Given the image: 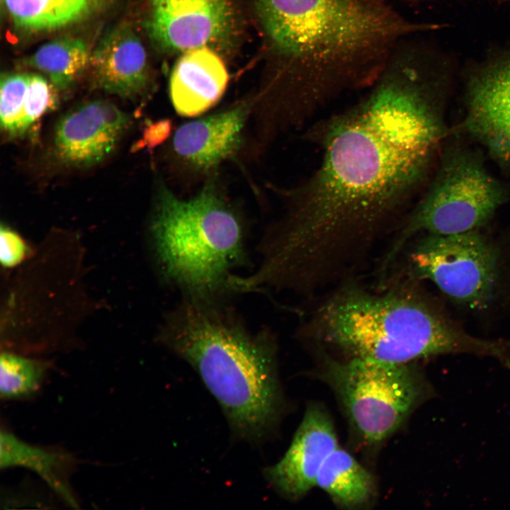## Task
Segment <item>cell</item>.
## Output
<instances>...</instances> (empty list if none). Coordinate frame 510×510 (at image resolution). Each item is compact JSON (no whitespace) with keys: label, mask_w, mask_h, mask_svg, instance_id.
<instances>
[{"label":"cell","mask_w":510,"mask_h":510,"mask_svg":"<svg viewBox=\"0 0 510 510\" xmlns=\"http://www.w3.org/2000/svg\"><path fill=\"white\" fill-rule=\"evenodd\" d=\"M463 127L498 164L510 169V60L470 83Z\"/></svg>","instance_id":"obj_12"},{"label":"cell","mask_w":510,"mask_h":510,"mask_svg":"<svg viewBox=\"0 0 510 510\" xmlns=\"http://www.w3.org/2000/svg\"><path fill=\"white\" fill-rule=\"evenodd\" d=\"M0 467L23 468L33 471L66 504L78 508L79 503L70 484V477L75 468V460L71 454L30 444L11 432L1 430Z\"/></svg>","instance_id":"obj_16"},{"label":"cell","mask_w":510,"mask_h":510,"mask_svg":"<svg viewBox=\"0 0 510 510\" xmlns=\"http://www.w3.org/2000/svg\"><path fill=\"white\" fill-rule=\"evenodd\" d=\"M498 249L478 230L426 233L409 255L414 278L429 280L453 301L470 309L489 305L499 277Z\"/></svg>","instance_id":"obj_8"},{"label":"cell","mask_w":510,"mask_h":510,"mask_svg":"<svg viewBox=\"0 0 510 510\" xmlns=\"http://www.w3.org/2000/svg\"><path fill=\"white\" fill-rule=\"evenodd\" d=\"M30 78L26 73L4 74L1 78V127L11 137L25 134L23 109Z\"/></svg>","instance_id":"obj_21"},{"label":"cell","mask_w":510,"mask_h":510,"mask_svg":"<svg viewBox=\"0 0 510 510\" xmlns=\"http://www.w3.org/2000/svg\"><path fill=\"white\" fill-rule=\"evenodd\" d=\"M228 80L226 66L216 50L204 46L183 52L169 82L176 111L188 117L205 112L220 100Z\"/></svg>","instance_id":"obj_14"},{"label":"cell","mask_w":510,"mask_h":510,"mask_svg":"<svg viewBox=\"0 0 510 510\" xmlns=\"http://www.w3.org/2000/svg\"><path fill=\"white\" fill-rule=\"evenodd\" d=\"M43 361L2 353L0 358V395L5 400L33 396L42 387L50 369Z\"/></svg>","instance_id":"obj_20"},{"label":"cell","mask_w":510,"mask_h":510,"mask_svg":"<svg viewBox=\"0 0 510 510\" xmlns=\"http://www.w3.org/2000/svg\"><path fill=\"white\" fill-rule=\"evenodd\" d=\"M90 64L97 84L120 96H136L149 81L146 50L128 24L116 26L103 37L91 53Z\"/></svg>","instance_id":"obj_13"},{"label":"cell","mask_w":510,"mask_h":510,"mask_svg":"<svg viewBox=\"0 0 510 510\" xmlns=\"http://www.w3.org/2000/svg\"><path fill=\"white\" fill-rule=\"evenodd\" d=\"M16 27L29 31L59 28L85 17L93 0H1Z\"/></svg>","instance_id":"obj_18"},{"label":"cell","mask_w":510,"mask_h":510,"mask_svg":"<svg viewBox=\"0 0 510 510\" xmlns=\"http://www.w3.org/2000/svg\"><path fill=\"white\" fill-rule=\"evenodd\" d=\"M129 123L128 115L108 101L86 103L57 123L54 138L57 157L72 166L98 164L113 151Z\"/></svg>","instance_id":"obj_11"},{"label":"cell","mask_w":510,"mask_h":510,"mask_svg":"<svg viewBox=\"0 0 510 510\" xmlns=\"http://www.w3.org/2000/svg\"><path fill=\"white\" fill-rule=\"evenodd\" d=\"M28 254V247L23 238L7 227L0 230V260L6 268H12L21 263Z\"/></svg>","instance_id":"obj_23"},{"label":"cell","mask_w":510,"mask_h":510,"mask_svg":"<svg viewBox=\"0 0 510 510\" xmlns=\"http://www.w3.org/2000/svg\"><path fill=\"white\" fill-rule=\"evenodd\" d=\"M303 334L348 358L390 363L450 353L510 360V340L470 335L410 283L380 293L346 283L320 304Z\"/></svg>","instance_id":"obj_3"},{"label":"cell","mask_w":510,"mask_h":510,"mask_svg":"<svg viewBox=\"0 0 510 510\" xmlns=\"http://www.w3.org/2000/svg\"><path fill=\"white\" fill-rule=\"evenodd\" d=\"M421 60L397 47L360 100L309 128L319 164L290 193L269 238L273 259L291 274L312 282L340 278L414 205L446 135Z\"/></svg>","instance_id":"obj_1"},{"label":"cell","mask_w":510,"mask_h":510,"mask_svg":"<svg viewBox=\"0 0 510 510\" xmlns=\"http://www.w3.org/2000/svg\"><path fill=\"white\" fill-rule=\"evenodd\" d=\"M162 341L197 372L237 438L261 443L283 412L276 351L210 300L189 298L167 319Z\"/></svg>","instance_id":"obj_4"},{"label":"cell","mask_w":510,"mask_h":510,"mask_svg":"<svg viewBox=\"0 0 510 510\" xmlns=\"http://www.w3.org/2000/svg\"><path fill=\"white\" fill-rule=\"evenodd\" d=\"M508 198L482 159L464 147L442 154L434 176L397 229L381 265L385 271L419 232L452 234L485 225Z\"/></svg>","instance_id":"obj_6"},{"label":"cell","mask_w":510,"mask_h":510,"mask_svg":"<svg viewBox=\"0 0 510 510\" xmlns=\"http://www.w3.org/2000/svg\"><path fill=\"white\" fill-rule=\"evenodd\" d=\"M378 1H385V2H387V1H388V0H378Z\"/></svg>","instance_id":"obj_25"},{"label":"cell","mask_w":510,"mask_h":510,"mask_svg":"<svg viewBox=\"0 0 510 510\" xmlns=\"http://www.w3.org/2000/svg\"><path fill=\"white\" fill-rule=\"evenodd\" d=\"M169 128V124L166 120H162L148 125L144 130L142 138L135 144V149L137 150L145 147H154L159 144L167 136Z\"/></svg>","instance_id":"obj_24"},{"label":"cell","mask_w":510,"mask_h":510,"mask_svg":"<svg viewBox=\"0 0 510 510\" xmlns=\"http://www.w3.org/2000/svg\"><path fill=\"white\" fill-rule=\"evenodd\" d=\"M323 379L334 390L353 430L378 445L397 431L426 397L427 385L412 363L326 357Z\"/></svg>","instance_id":"obj_7"},{"label":"cell","mask_w":510,"mask_h":510,"mask_svg":"<svg viewBox=\"0 0 510 510\" xmlns=\"http://www.w3.org/2000/svg\"><path fill=\"white\" fill-rule=\"evenodd\" d=\"M55 85L40 74H30L23 109V130H27L57 103Z\"/></svg>","instance_id":"obj_22"},{"label":"cell","mask_w":510,"mask_h":510,"mask_svg":"<svg viewBox=\"0 0 510 510\" xmlns=\"http://www.w3.org/2000/svg\"><path fill=\"white\" fill-rule=\"evenodd\" d=\"M86 44L74 38H60L40 46L24 63L45 74L57 89L69 86L90 63Z\"/></svg>","instance_id":"obj_19"},{"label":"cell","mask_w":510,"mask_h":510,"mask_svg":"<svg viewBox=\"0 0 510 510\" xmlns=\"http://www.w3.org/2000/svg\"><path fill=\"white\" fill-rule=\"evenodd\" d=\"M254 4L279 60L275 110L283 125H302L336 96L368 87L401 40L433 28L378 0Z\"/></svg>","instance_id":"obj_2"},{"label":"cell","mask_w":510,"mask_h":510,"mask_svg":"<svg viewBox=\"0 0 510 510\" xmlns=\"http://www.w3.org/2000/svg\"><path fill=\"white\" fill-rule=\"evenodd\" d=\"M249 110L247 103H241L183 124L173 138L175 153L196 169L208 170L217 166L237 149Z\"/></svg>","instance_id":"obj_15"},{"label":"cell","mask_w":510,"mask_h":510,"mask_svg":"<svg viewBox=\"0 0 510 510\" xmlns=\"http://www.w3.org/2000/svg\"><path fill=\"white\" fill-rule=\"evenodd\" d=\"M146 29L153 44L166 53L209 47L230 48L239 30L234 0H147Z\"/></svg>","instance_id":"obj_9"},{"label":"cell","mask_w":510,"mask_h":510,"mask_svg":"<svg viewBox=\"0 0 510 510\" xmlns=\"http://www.w3.org/2000/svg\"><path fill=\"white\" fill-rule=\"evenodd\" d=\"M152 221L157 255L166 278L189 298L210 300L229 288L244 255L241 222L215 188L183 200L159 192Z\"/></svg>","instance_id":"obj_5"},{"label":"cell","mask_w":510,"mask_h":510,"mask_svg":"<svg viewBox=\"0 0 510 510\" xmlns=\"http://www.w3.org/2000/svg\"><path fill=\"white\" fill-rule=\"evenodd\" d=\"M338 447L333 422L317 403L310 404L288 450L264 475L281 497L295 501L316 486L318 472L328 455Z\"/></svg>","instance_id":"obj_10"},{"label":"cell","mask_w":510,"mask_h":510,"mask_svg":"<svg viewBox=\"0 0 510 510\" xmlns=\"http://www.w3.org/2000/svg\"><path fill=\"white\" fill-rule=\"evenodd\" d=\"M316 486L324 490L336 505L348 509L367 506L376 495L373 475L339 446L323 463Z\"/></svg>","instance_id":"obj_17"}]
</instances>
